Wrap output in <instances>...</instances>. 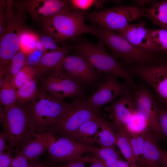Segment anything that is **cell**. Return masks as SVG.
Returning <instances> with one entry per match:
<instances>
[{
	"instance_id": "cell-33",
	"label": "cell",
	"mask_w": 167,
	"mask_h": 167,
	"mask_svg": "<svg viewBox=\"0 0 167 167\" xmlns=\"http://www.w3.org/2000/svg\"><path fill=\"white\" fill-rule=\"evenodd\" d=\"M93 159V156H82L61 165L59 167H85V164L88 162H92Z\"/></svg>"
},
{
	"instance_id": "cell-23",
	"label": "cell",
	"mask_w": 167,
	"mask_h": 167,
	"mask_svg": "<svg viewBox=\"0 0 167 167\" xmlns=\"http://www.w3.org/2000/svg\"><path fill=\"white\" fill-rule=\"evenodd\" d=\"M13 78L7 75H4L0 79V104L5 107L17 101L16 88Z\"/></svg>"
},
{
	"instance_id": "cell-25",
	"label": "cell",
	"mask_w": 167,
	"mask_h": 167,
	"mask_svg": "<svg viewBox=\"0 0 167 167\" xmlns=\"http://www.w3.org/2000/svg\"><path fill=\"white\" fill-rule=\"evenodd\" d=\"M116 146L127 161L137 162L132 148L130 133L126 127L117 132Z\"/></svg>"
},
{
	"instance_id": "cell-28",
	"label": "cell",
	"mask_w": 167,
	"mask_h": 167,
	"mask_svg": "<svg viewBox=\"0 0 167 167\" xmlns=\"http://www.w3.org/2000/svg\"><path fill=\"white\" fill-rule=\"evenodd\" d=\"M151 43L157 52L167 53V29H148Z\"/></svg>"
},
{
	"instance_id": "cell-15",
	"label": "cell",
	"mask_w": 167,
	"mask_h": 167,
	"mask_svg": "<svg viewBox=\"0 0 167 167\" xmlns=\"http://www.w3.org/2000/svg\"><path fill=\"white\" fill-rule=\"evenodd\" d=\"M133 90L121 96L106 108L116 131L126 127L136 111Z\"/></svg>"
},
{
	"instance_id": "cell-39",
	"label": "cell",
	"mask_w": 167,
	"mask_h": 167,
	"mask_svg": "<svg viewBox=\"0 0 167 167\" xmlns=\"http://www.w3.org/2000/svg\"><path fill=\"white\" fill-rule=\"evenodd\" d=\"M101 163L108 167H143L137 162H131L127 161H124L123 159L119 160L112 163Z\"/></svg>"
},
{
	"instance_id": "cell-37",
	"label": "cell",
	"mask_w": 167,
	"mask_h": 167,
	"mask_svg": "<svg viewBox=\"0 0 167 167\" xmlns=\"http://www.w3.org/2000/svg\"><path fill=\"white\" fill-rule=\"evenodd\" d=\"M10 167H28V160L19 150L15 153Z\"/></svg>"
},
{
	"instance_id": "cell-40",
	"label": "cell",
	"mask_w": 167,
	"mask_h": 167,
	"mask_svg": "<svg viewBox=\"0 0 167 167\" xmlns=\"http://www.w3.org/2000/svg\"><path fill=\"white\" fill-rule=\"evenodd\" d=\"M11 149L0 154V167H10L13 157Z\"/></svg>"
},
{
	"instance_id": "cell-5",
	"label": "cell",
	"mask_w": 167,
	"mask_h": 167,
	"mask_svg": "<svg viewBox=\"0 0 167 167\" xmlns=\"http://www.w3.org/2000/svg\"><path fill=\"white\" fill-rule=\"evenodd\" d=\"M72 9L69 6L43 23L45 31L56 42L74 39L82 33L89 32L91 26L85 23L84 12Z\"/></svg>"
},
{
	"instance_id": "cell-10",
	"label": "cell",
	"mask_w": 167,
	"mask_h": 167,
	"mask_svg": "<svg viewBox=\"0 0 167 167\" xmlns=\"http://www.w3.org/2000/svg\"><path fill=\"white\" fill-rule=\"evenodd\" d=\"M129 69L150 85L158 101L167 109V60L148 66L132 65Z\"/></svg>"
},
{
	"instance_id": "cell-34",
	"label": "cell",
	"mask_w": 167,
	"mask_h": 167,
	"mask_svg": "<svg viewBox=\"0 0 167 167\" xmlns=\"http://www.w3.org/2000/svg\"><path fill=\"white\" fill-rule=\"evenodd\" d=\"M97 0H71L70 3L72 8L74 9L86 10L93 5H96Z\"/></svg>"
},
{
	"instance_id": "cell-11",
	"label": "cell",
	"mask_w": 167,
	"mask_h": 167,
	"mask_svg": "<svg viewBox=\"0 0 167 167\" xmlns=\"http://www.w3.org/2000/svg\"><path fill=\"white\" fill-rule=\"evenodd\" d=\"M21 16H11L0 33V78L10 60L19 50L20 35L25 28Z\"/></svg>"
},
{
	"instance_id": "cell-13",
	"label": "cell",
	"mask_w": 167,
	"mask_h": 167,
	"mask_svg": "<svg viewBox=\"0 0 167 167\" xmlns=\"http://www.w3.org/2000/svg\"><path fill=\"white\" fill-rule=\"evenodd\" d=\"M61 68L85 89L98 86L102 81L101 77L102 74L79 55H66L62 61Z\"/></svg>"
},
{
	"instance_id": "cell-41",
	"label": "cell",
	"mask_w": 167,
	"mask_h": 167,
	"mask_svg": "<svg viewBox=\"0 0 167 167\" xmlns=\"http://www.w3.org/2000/svg\"><path fill=\"white\" fill-rule=\"evenodd\" d=\"M51 162L40 161L39 159L33 162H29L28 167H57Z\"/></svg>"
},
{
	"instance_id": "cell-36",
	"label": "cell",
	"mask_w": 167,
	"mask_h": 167,
	"mask_svg": "<svg viewBox=\"0 0 167 167\" xmlns=\"http://www.w3.org/2000/svg\"><path fill=\"white\" fill-rule=\"evenodd\" d=\"M44 54L36 49L26 55V66L34 67L39 63Z\"/></svg>"
},
{
	"instance_id": "cell-20",
	"label": "cell",
	"mask_w": 167,
	"mask_h": 167,
	"mask_svg": "<svg viewBox=\"0 0 167 167\" xmlns=\"http://www.w3.org/2000/svg\"><path fill=\"white\" fill-rule=\"evenodd\" d=\"M102 118L99 113L86 122L75 132L71 139L80 143L93 146L96 143Z\"/></svg>"
},
{
	"instance_id": "cell-1",
	"label": "cell",
	"mask_w": 167,
	"mask_h": 167,
	"mask_svg": "<svg viewBox=\"0 0 167 167\" xmlns=\"http://www.w3.org/2000/svg\"><path fill=\"white\" fill-rule=\"evenodd\" d=\"M4 117L0 121L2 127L1 132L5 135L9 146L15 153L38 134L33 126L29 102L22 104L17 101L4 107Z\"/></svg>"
},
{
	"instance_id": "cell-4",
	"label": "cell",
	"mask_w": 167,
	"mask_h": 167,
	"mask_svg": "<svg viewBox=\"0 0 167 167\" xmlns=\"http://www.w3.org/2000/svg\"><path fill=\"white\" fill-rule=\"evenodd\" d=\"M87 97L82 96L75 99L72 103H66L58 119L44 133L71 139L82 125L99 114V111L88 103Z\"/></svg>"
},
{
	"instance_id": "cell-42",
	"label": "cell",
	"mask_w": 167,
	"mask_h": 167,
	"mask_svg": "<svg viewBox=\"0 0 167 167\" xmlns=\"http://www.w3.org/2000/svg\"><path fill=\"white\" fill-rule=\"evenodd\" d=\"M5 135L2 132L0 133V154L5 152L11 149L8 144Z\"/></svg>"
},
{
	"instance_id": "cell-14",
	"label": "cell",
	"mask_w": 167,
	"mask_h": 167,
	"mask_svg": "<svg viewBox=\"0 0 167 167\" xmlns=\"http://www.w3.org/2000/svg\"><path fill=\"white\" fill-rule=\"evenodd\" d=\"M104 74L96 91L92 96L87 97L88 103L98 111L104 105L112 103L118 96L135 90L126 83L120 82L114 75Z\"/></svg>"
},
{
	"instance_id": "cell-35",
	"label": "cell",
	"mask_w": 167,
	"mask_h": 167,
	"mask_svg": "<svg viewBox=\"0 0 167 167\" xmlns=\"http://www.w3.org/2000/svg\"><path fill=\"white\" fill-rule=\"evenodd\" d=\"M158 113L161 127L163 135L165 136L167 141V109L160 102Z\"/></svg>"
},
{
	"instance_id": "cell-38",
	"label": "cell",
	"mask_w": 167,
	"mask_h": 167,
	"mask_svg": "<svg viewBox=\"0 0 167 167\" xmlns=\"http://www.w3.org/2000/svg\"><path fill=\"white\" fill-rule=\"evenodd\" d=\"M40 40L46 51L47 49H50L53 51L60 48L58 46L54 39L49 35L42 36L40 38Z\"/></svg>"
},
{
	"instance_id": "cell-43",
	"label": "cell",
	"mask_w": 167,
	"mask_h": 167,
	"mask_svg": "<svg viewBox=\"0 0 167 167\" xmlns=\"http://www.w3.org/2000/svg\"><path fill=\"white\" fill-rule=\"evenodd\" d=\"M161 167H167V150L160 149Z\"/></svg>"
},
{
	"instance_id": "cell-7",
	"label": "cell",
	"mask_w": 167,
	"mask_h": 167,
	"mask_svg": "<svg viewBox=\"0 0 167 167\" xmlns=\"http://www.w3.org/2000/svg\"><path fill=\"white\" fill-rule=\"evenodd\" d=\"M146 16V9L136 6H120L94 12L89 15V19L102 27L117 32L131 22Z\"/></svg>"
},
{
	"instance_id": "cell-6",
	"label": "cell",
	"mask_w": 167,
	"mask_h": 167,
	"mask_svg": "<svg viewBox=\"0 0 167 167\" xmlns=\"http://www.w3.org/2000/svg\"><path fill=\"white\" fill-rule=\"evenodd\" d=\"M35 96L28 102L31 119L36 132L42 134L55 123L62 114L66 103L39 88Z\"/></svg>"
},
{
	"instance_id": "cell-19",
	"label": "cell",
	"mask_w": 167,
	"mask_h": 167,
	"mask_svg": "<svg viewBox=\"0 0 167 167\" xmlns=\"http://www.w3.org/2000/svg\"><path fill=\"white\" fill-rule=\"evenodd\" d=\"M141 133L145 143L140 164L143 167H161V148L157 141L148 127Z\"/></svg>"
},
{
	"instance_id": "cell-44",
	"label": "cell",
	"mask_w": 167,
	"mask_h": 167,
	"mask_svg": "<svg viewBox=\"0 0 167 167\" xmlns=\"http://www.w3.org/2000/svg\"><path fill=\"white\" fill-rule=\"evenodd\" d=\"M93 159L92 164L89 167H108L105 165L100 162L93 156Z\"/></svg>"
},
{
	"instance_id": "cell-32",
	"label": "cell",
	"mask_w": 167,
	"mask_h": 167,
	"mask_svg": "<svg viewBox=\"0 0 167 167\" xmlns=\"http://www.w3.org/2000/svg\"><path fill=\"white\" fill-rule=\"evenodd\" d=\"M126 127L129 132L136 133H141L147 127L145 121L136 110L133 114Z\"/></svg>"
},
{
	"instance_id": "cell-21",
	"label": "cell",
	"mask_w": 167,
	"mask_h": 167,
	"mask_svg": "<svg viewBox=\"0 0 167 167\" xmlns=\"http://www.w3.org/2000/svg\"><path fill=\"white\" fill-rule=\"evenodd\" d=\"M48 138L47 133L38 134L24 144L19 150L29 162L37 160L47 151Z\"/></svg>"
},
{
	"instance_id": "cell-12",
	"label": "cell",
	"mask_w": 167,
	"mask_h": 167,
	"mask_svg": "<svg viewBox=\"0 0 167 167\" xmlns=\"http://www.w3.org/2000/svg\"><path fill=\"white\" fill-rule=\"evenodd\" d=\"M48 134L47 151L51 161L54 163L68 162L82 156L86 153L93 152V146L80 143L71 138Z\"/></svg>"
},
{
	"instance_id": "cell-3",
	"label": "cell",
	"mask_w": 167,
	"mask_h": 167,
	"mask_svg": "<svg viewBox=\"0 0 167 167\" xmlns=\"http://www.w3.org/2000/svg\"><path fill=\"white\" fill-rule=\"evenodd\" d=\"M105 46L99 41L95 44L84 41L78 43L75 48L79 55L88 61L98 72L122 78L126 84L136 89L138 86L133 75L117 59L107 53Z\"/></svg>"
},
{
	"instance_id": "cell-16",
	"label": "cell",
	"mask_w": 167,
	"mask_h": 167,
	"mask_svg": "<svg viewBox=\"0 0 167 167\" xmlns=\"http://www.w3.org/2000/svg\"><path fill=\"white\" fill-rule=\"evenodd\" d=\"M24 7L31 17L43 23L49 20L66 7L70 1L63 0H36L26 2Z\"/></svg>"
},
{
	"instance_id": "cell-26",
	"label": "cell",
	"mask_w": 167,
	"mask_h": 167,
	"mask_svg": "<svg viewBox=\"0 0 167 167\" xmlns=\"http://www.w3.org/2000/svg\"><path fill=\"white\" fill-rule=\"evenodd\" d=\"M38 80L36 77L17 89L16 98L18 102L24 104L32 100L39 90Z\"/></svg>"
},
{
	"instance_id": "cell-2",
	"label": "cell",
	"mask_w": 167,
	"mask_h": 167,
	"mask_svg": "<svg viewBox=\"0 0 167 167\" xmlns=\"http://www.w3.org/2000/svg\"><path fill=\"white\" fill-rule=\"evenodd\" d=\"M89 32L109 47L114 58L126 63L148 66L158 63L162 60L155 53L136 47L118 34L98 25L91 26Z\"/></svg>"
},
{
	"instance_id": "cell-17",
	"label": "cell",
	"mask_w": 167,
	"mask_h": 167,
	"mask_svg": "<svg viewBox=\"0 0 167 167\" xmlns=\"http://www.w3.org/2000/svg\"><path fill=\"white\" fill-rule=\"evenodd\" d=\"M145 24L142 21L134 24H129L117 31L118 33L136 47L150 52H156L151 41Z\"/></svg>"
},
{
	"instance_id": "cell-22",
	"label": "cell",
	"mask_w": 167,
	"mask_h": 167,
	"mask_svg": "<svg viewBox=\"0 0 167 167\" xmlns=\"http://www.w3.org/2000/svg\"><path fill=\"white\" fill-rule=\"evenodd\" d=\"M116 132L112 122L102 117L97 134L96 143L101 147L116 146Z\"/></svg>"
},
{
	"instance_id": "cell-27",
	"label": "cell",
	"mask_w": 167,
	"mask_h": 167,
	"mask_svg": "<svg viewBox=\"0 0 167 167\" xmlns=\"http://www.w3.org/2000/svg\"><path fill=\"white\" fill-rule=\"evenodd\" d=\"M93 156L101 162L112 163L122 160L115 146L97 148L94 147Z\"/></svg>"
},
{
	"instance_id": "cell-9",
	"label": "cell",
	"mask_w": 167,
	"mask_h": 167,
	"mask_svg": "<svg viewBox=\"0 0 167 167\" xmlns=\"http://www.w3.org/2000/svg\"><path fill=\"white\" fill-rule=\"evenodd\" d=\"M134 98L136 110L143 117L157 141H160L164 135L159 117V102L155 95L145 87L140 85L135 90Z\"/></svg>"
},
{
	"instance_id": "cell-31",
	"label": "cell",
	"mask_w": 167,
	"mask_h": 167,
	"mask_svg": "<svg viewBox=\"0 0 167 167\" xmlns=\"http://www.w3.org/2000/svg\"><path fill=\"white\" fill-rule=\"evenodd\" d=\"M36 75V72L34 67L25 66L13 78L14 83L16 88L18 89Z\"/></svg>"
},
{
	"instance_id": "cell-30",
	"label": "cell",
	"mask_w": 167,
	"mask_h": 167,
	"mask_svg": "<svg viewBox=\"0 0 167 167\" xmlns=\"http://www.w3.org/2000/svg\"><path fill=\"white\" fill-rule=\"evenodd\" d=\"M26 55L19 50L8 63L4 75H7L14 78L25 66Z\"/></svg>"
},
{
	"instance_id": "cell-29",
	"label": "cell",
	"mask_w": 167,
	"mask_h": 167,
	"mask_svg": "<svg viewBox=\"0 0 167 167\" xmlns=\"http://www.w3.org/2000/svg\"><path fill=\"white\" fill-rule=\"evenodd\" d=\"M19 50L27 55L36 49V44L40 38L32 31L24 29L20 37Z\"/></svg>"
},
{
	"instance_id": "cell-18",
	"label": "cell",
	"mask_w": 167,
	"mask_h": 167,
	"mask_svg": "<svg viewBox=\"0 0 167 167\" xmlns=\"http://www.w3.org/2000/svg\"><path fill=\"white\" fill-rule=\"evenodd\" d=\"M70 46H64L57 50L46 52L42 56L39 63L34 67L37 79L45 74L61 68L64 58L71 50Z\"/></svg>"
},
{
	"instance_id": "cell-8",
	"label": "cell",
	"mask_w": 167,
	"mask_h": 167,
	"mask_svg": "<svg viewBox=\"0 0 167 167\" xmlns=\"http://www.w3.org/2000/svg\"><path fill=\"white\" fill-rule=\"evenodd\" d=\"M39 88L62 99H75L85 96V89L75 82L60 68L49 72L38 79Z\"/></svg>"
},
{
	"instance_id": "cell-24",
	"label": "cell",
	"mask_w": 167,
	"mask_h": 167,
	"mask_svg": "<svg viewBox=\"0 0 167 167\" xmlns=\"http://www.w3.org/2000/svg\"><path fill=\"white\" fill-rule=\"evenodd\" d=\"M146 11V16L153 23L167 29V0L155 2Z\"/></svg>"
}]
</instances>
